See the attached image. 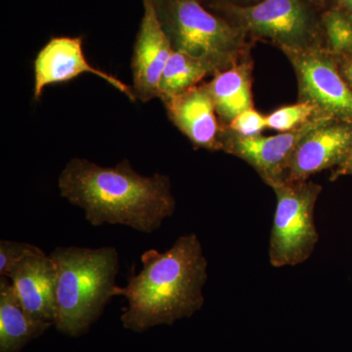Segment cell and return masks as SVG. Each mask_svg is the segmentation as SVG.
I'll return each instance as SVG.
<instances>
[{
  "label": "cell",
  "instance_id": "3957f363",
  "mask_svg": "<svg viewBox=\"0 0 352 352\" xmlns=\"http://www.w3.org/2000/svg\"><path fill=\"white\" fill-rule=\"evenodd\" d=\"M50 258L56 267L54 326L69 337H80L115 296L119 252L113 247H58Z\"/></svg>",
  "mask_w": 352,
  "mask_h": 352
},
{
  "label": "cell",
  "instance_id": "30bf717a",
  "mask_svg": "<svg viewBox=\"0 0 352 352\" xmlns=\"http://www.w3.org/2000/svg\"><path fill=\"white\" fill-rule=\"evenodd\" d=\"M85 73L98 76L126 94L131 101L136 100L131 87L88 63L83 53L82 38L67 36L51 39L34 60V99H38L48 85L69 82Z\"/></svg>",
  "mask_w": 352,
  "mask_h": 352
},
{
  "label": "cell",
  "instance_id": "7c38bea8",
  "mask_svg": "<svg viewBox=\"0 0 352 352\" xmlns=\"http://www.w3.org/2000/svg\"><path fill=\"white\" fill-rule=\"evenodd\" d=\"M23 307L34 318L56 319V267L50 256L38 248L7 273Z\"/></svg>",
  "mask_w": 352,
  "mask_h": 352
},
{
  "label": "cell",
  "instance_id": "9a60e30c",
  "mask_svg": "<svg viewBox=\"0 0 352 352\" xmlns=\"http://www.w3.org/2000/svg\"><path fill=\"white\" fill-rule=\"evenodd\" d=\"M206 87L214 101L215 111L227 122L252 108L251 76L247 64H237L215 74Z\"/></svg>",
  "mask_w": 352,
  "mask_h": 352
},
{
  "label": "cell",
  "instance_id": "ac0fdd59",
  "mask_svg": "<svg viewBox=\"0 0 352 352\" xmlns=\"http://www.w3.org/2000/svg\"><path fill=\"white\" fill-rule=\"evenodd\" d=\"M318 115L316 106L309 102L300 101L295 105L278 109L266 117V126L282 132L291 131L302 126Z\"/></svg>",
  "mask_w": 352,
  "mask_h": 352
},
{
  "label": "cell",
  "instance_id": "52a82bcc",
  "mask_svg": "<svg viewBox=\"0 0 352 352\" xmlns=\"http://www.w3.org/2000/svg\"><path fill=\"white\" fill-rule=\"evenodd\" d=\"M285 52L295 67L300 100L314 104L328 117L352 120V89L333 60L315 46Z\"/></svg>",
  "mask_w": 352,
  "mask_h": 352
},
{
  "label": "cell",
  "instance_id": "8992f818",
  "mask_svg": "<svg viewBox=\"0 0 352 352\" xmlns=\"http://www.w3.org/2000/svg\"><path fill=\"white\" fill-rule=\"evenodd\" d=\"M226 10L236 27L270 38L284 51L314 46L317 25L303 0H263L251 6L228 4Z\"/></svg>",
  "mask_w": 352,
  "mask_h": 352
},
{
  "label": "cell",
  "instance_id": "ba28073f",
  "mask_svg": "<svg viewBox=\"0 0 352 352\" xmlns=\"http://www.w3.org/2000/svg\"><path fill=\"white\" fill-rule=\"evenodd\" d=\"M332 119L326 115H318L298 129L273 136L259 134L244 138L231 133L221 139L222 148L251 164L268 184L274 180L285 179L289 161L300 141L315 127Z\"/></svg>",
  "mask_w": 352,
  "mask_h": 352
},
{
  "label": "cell",
  "instance_id": "277c9868",
  "mask_svg": "<svg viewBox=\"0 0 352 352\" xmlns=\"http://www.w3.org/2000/svg\"><path fill=\"white\" fill-rule=\"evenodd\" d=\"M155 4L173 50L198 60L214 75L238 64L245 45L239 28L208 12L199 0Z\"/></svg>",
  "mask_w": 352,
  "mask_h": 352
},
{
  "label": "cell",
  "instance_id": "5bb4252c",
  "mask_svg": "<svg viewBox=\"0 0 352 352\" xmlns=\"http://www.w3.org/2000/svg\"><path fill=\"white\" fill-rule=\"evenodd\" d=\"M51 326L28 314L10 280L0 277V352H20Z\"/></svg>",
  "mask_w": 352,
  "mask_h": 352
},
{
  "label": "cell",
  "instance_id": "5b68a950",
  "mask_svg": "<svg viewBox=\"0 0 352 352\" xmlns=\"http://www.w3.org/2000/svg\"><path fill=\"white\" fill-rule=\"evenodd\" d=\"M276 194L277 205L271 230L270 263L274 267L305 263L319 240L314 208L320 185L308 180L278 179L268 183Z\"/></svg>",
  "mask_w": 352,
  "mask_h": 352
},
{
  "label": "cell",
  "instance_id": "9c48e42d",
  "mask_svg": "<svg viewBox=\"0 0 352 352\" xmlns=\"http://www.w3.org/2000/svg\"><path fill=\"white\" fill-rule=\"evenodd\" d=\"M144 1L133 57V92L136 99L148 102L160 97L162 76L173 52V44L164 30L154 0Z\"/></svg>",
  "mask_w": 352,
  "mask_h": 352
},
{
  "label": "cell",
  "instance_id": "7402d4cb",
  "mask_svg": "<svg viewBox=\"0 0 352 352\" xmlns=\"http://www.w3.org/2000/svg\"><path fill=\"white\" fill-rule=\"evenodd\" d=\"M340 4L342 9L352 13V0H340Z\"/></svg>",
  "mask_w": 352,
  "mask_h": 352
},
{
  "label": "cell",
  "instance_id": "cb8c5ba5",
  "mask_svg": "<svg viewBox=\"0 0 352 352\" xmlns=\"http://www.w3.org/2000/svg\"><path fill=\"white\" fill-rule=\"evenodd\" d=\"M351 156L352 157V154L351 155ZM351 156H349V157H351Z\"/></svg>",
  "mask_w": 352,
  "mask_h": 352
},
{
  "label": "cell",
  "instance_id": "44dd1931",
  "mask_svg": "<svg viewBox=\"0 0 352 352\" xmlns=\"http://www.w3.org/2000/svg\"><path fill=\"white\" fill-rule=\"evenodd\" d=\"M344 75L347 83L352 87V60L344 66Z\"/></svg>",
  "mask_w": 352,
  "mask_h": 352
},
{
  "label": "cell",
  "instance_id": "ffe728a7",
  "mask_svg": "<svg viewBox=\"0 0 352 352\" xmlns=\"http://www.w3.org/2000/svg\"><path fill=\"white\" fill-rule=\"evenodd\" d=\"M266 117L251 108L241 113L230 122V129L233 133L244 138L259 135L265 129Z\"/></svg>",
  "mask_w": 352,
  "mask_h": 352
},
{
  "label": "cell",
  "instance_id": "2e32d148",
  "mask_svg": "<svg viewBox=\"0 0 352 352\" xmlns=\"http://www.w3.org/2000/svg\"><path fill=\"white\" fill-rule=\"evenodd\" d=\"M208 74L210 69L200 61L173 50L160 82L159 98L166 103L197 87Z\"/></svg>",
  "mask_w": 352,
  "mask_h": 352
},
{
  "label": "cell",
  "instance_id": "7a4b0ae2",
  "mask_svg": "<svg viewBox=\"0 0 352 352\" xmlns=\"http://www.w3.org/2000/svg\"><path fill=\"white\" fill-rule=\"evenodd\" d=\"M142 270L131 275L115 296H124L127 307L122 325L142 333L191 317L203 307L208 261L196 234L180 236L166 252L148 250L141 256Z\"/></svg>",
  "mask_w": 352,
  "mask_h": 352
},
{
  "label": "cell",
  "instance_id": "603a6c76",
  "mask_svg": "<svg viewBox=\"0 0 352 352\" xmlns=\"http://www.w3.org/2000/svg\"><path fill=\"white\" fill-rule=\"evenodd\" d=\"M344 164H346V170L351 171L352 173V157H349V159L344 162Z\"/></svg>",
  "mask_w": 352,
  "mask_h": 352
},
{
  "label": "cell",
  "instance_id": "e0dca14e",
  "mask_svg": "<svg viewBox=\"0 0 352 352\" xmlns=\"http://www.w3.org/2000/svg\"><path fill=\"white\" fill-rule=\"evenodd\" d=\"M331 50L338 54L352 53V13L332 9L322 18Z\"/></svg>",
  "mask_w": 352,
  "mask_h": 352
},
{
  "label": "cell",
  "instance_id": "8fae6325",
  "mask_svg": "<svg viewBox=\"0 0 352 352\" xmlns=\"http://www.w3.org/2000/svg\"><path fill=\"white\" fill-rule=\"evenodd\" d=\"M351 154L352 127L328 120L300 141L284 180L305 182L315 173L346 162Z\"/></svg>",
  "mask_w": 352,
  "mask_h": 352
},
{
  "label": "cell",
  "instance_id": "d6986e66",
  "mask_svg": "<svg viewBox=\"0 0 352 352\" xmlns=\"http://www.w3.org/2000/svg\"><path fill=\"white\" fill-rule=\"evenodd\" d=\"M38 245L16 241H0V277H6L14 264L36 251Z\"/></svg>",
  "mask_w": 352,
  "mask_h": 352
},
{
  "label": "cell",
  "instance_id": "4fadbf2b",
  "mask_svg": "<svg viewBox=\"0 0 352 352\" xmlns=\"http://www.w3.org/2000/svg\"><path fill=\"white\" fill-rule=\"evenodd\" d=\"M164 104L171 122L191 142L205 149H223L217 111L206 85L191 88Z\"/></svg>",
  "mask_w": 352,
  "mask_h": 352
},
{
  "label": "cell",
  "instance_id": "6da1fadb",
  "mask_svg": "<svg viewBox=\"0 0 352 352\" xmlns=\"http://www.w3.org/2000/svg\"><path fill=\"white\" fill-rule=\"evenodd\" d=\"M60 194L82 208L92 226L120 224L151 234L175 210L170 178L139 175L129 161L103 168L85 159L71 160L58 180Z\"/></svg>",
  "mask_w": 352,
  "mask_h": 352
}]
</instances>
